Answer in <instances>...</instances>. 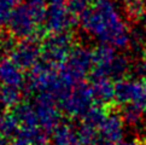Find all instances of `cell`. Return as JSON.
<instances>
[{
  "mask_svg": "<svg viewBox=\"0 0 146 145\" xmlns=\"http://www.w3.org/2000/svg\"><path fill=\"white\" fill-rule=\"evenodd\" d=\"M85 32L100 44L124 49L130 44V33L113 0H93L79 16Z\"/></svg>",
  "mask_w": 146,
  "mask_h": 145,
  "instance_id": "6da1fadb",
  "label": "cell"
},
{
  "mask_svg": "<svg viewBox=\"0 0 146 145\" xmlns=\"http://www.w3.org/2000/svg\"><path fill=\"white\" fill-rule=\"evenodd\" d=\"M47 3L45 0H25L12 10L7 21L10 35L13 38L38 39L41 29L45 28Z\"/></svg>",
  "mask_w": 146,
  "mask_h": 145,
  "instance_id": "7a4b0ae2",
  "label": "cell"
},
{
  "mask_svg": "<svg viewBox=\"0 0 146 145\" xmlns=\"http://www.w3.org/2000/svg\"><path fill=\"white\" fill-rule=\"evenodd\" d=\"M92 70V51L83 46H74L63 64L59 67V75L68 87H72L82 82Z\"/></svg>",
  "mask_w": 146,
  "mask_h": 145,
  "instance_id": "3957f363",
  "label": "cell"
},
{
  "mask_svg": "<svg viewBox=\"0 0 146 145\" xmlns=\"http://www.w3.org/2000/svg\"><path fill=\"white\" fill-rule=\"evenodd\" d=\"M96 99L93 96L91 85L85 82L76 84L70 87L59 98V105L62 111L70 117H83L94 106Z\"/></svg>",
  "mask_w": 146,
  "mask_h": 145,
  "instance_id": "277c9868",
  "label": "cell"
},
{
  "mask_svg": "<svg viewBox=\"0 0 146 145\" xmlns=\"http://www.w3.org/2000/svg\"><path fill=\"white\" fill-rule=\"evenodd\" d=\"M77 15L64 0L47 6L45 29L50 34L69 33L77 23Z\"/></svg>",
  "mask_w": 146,
  "mask_h": 145,
  "instance_id": "5b68a950",
  "label": "cell"
},
{
  "mask_svg": "<svg viewBox=\"0 0 146 145\" xmlns=\"http://www.w3.org/2000/svg\"><path fill=\"white\" fill-rule=\"evenodd\" d=\"M33 104L40 127L47 133H51L56 126L62 122V109L57 97L51 93H39L36 94Z\"/></svg>",
  "mask_w": 146,
  "mask_h": 145,
  "instance_id": "8992f818",
  "label": "cell"
},
{
  "mask_svg": "<svg viewBox=\"0 0 146 145\" xmlns=\"http://www.w3.org/2000/svg\"><path fill=\"white\" fill-rule=\"evenodd\" d=\"M74 47L69 33L50 34L41 43V59L60 67Z\"/></svg>",
  "mask_w": 146,
  "mask_h": 145,
  "instance_id": "52a82bcc",
  "label": "cell"
},
{
  "mask_svg": "<svg viewBox=\"0 0 146 145\" xmlns=\"http://www.w3.org/2000/svg\"><path fill=\"white\" fill-rule=\"evenodd\" d=\"M115 102L119 105L134 104L146 111V84L144 81L121 79L116 82Z\"/></svg>",
  "mask_w": 146,
  "mask_h": 145,
  "instance_id": "ba28073f",
  "label": "cell"
},
{
  "mask_svg": "<svg viewBox=\"0 0 146 145\" xmlns=\"http://www.w3.org/2000/svg\"><path fill=\"white\" fill-rule=\"evenodd\" d=\"M10 57L22 69H32L41 61V44L38 39H23L15 44L10 52Z\"/></svg>",
  "mask_w": 146,
  "mask_h": 145,
  "instance_id": "9c48e42d",
  "label": "cell"
},
{
  "mask_svg": "<svg viewBox=\"0 0 146 145\" xmlns=\"http://www.w3.org/2000/svg\"><path fill=\"white\" fill-rule=\"evenodd\" d=\"M118 53L113 50V46L100 44L92 51L93 58V76H104L111 79L112 69Z\"/></svg>",
  "mask_w": 146,
  "mask_h": 145,
  "instance_id": "30bf717a",
  "label": "cell"
},
{
  "mask_svg": "<svg viewBox=\"0 0 146 145\" xmlns=\"http://www.w3.org/2000/svg\"><path fill=\"white\" fill-rule=\"evenodd\" d=\"M124 122L121 114L108 112L105 120L98 129V138L108 140L113 144L122 142L124 136Z\"/></svg>",
  "mask_w": 146,
  "mask_h": 145,
  "instance_id": "8fae6325",
  "label": "cell"
},
{
  "mask_svg": "<svg viewBox=\"0 0 146 145\" xmlns=\"http://www.w3.org/2000/svg\"><path fill=\"white\" fill-rule=\"evenodd\" d=\"M23 70L11 57H3L0 59V85L24 88L27 79Z\"/></svg>",
  "mask_w": 146,
  "mask_h": 145,
  "instance_id": "7c38bea8",
  "label": "cell"
},
{
  "mask_svg": "<svg viewBox=\"0 0 146 145\" xmlns=\"http://www.w3.org/2000/svg\"><path fill=\"white\" fill-rule=\"evenodd\" d=\"M96 103L98 105L106 106L115 100L116 96V85L112 82V79L104 76H93L91 82Z\"/></svg>",
  "mask_w": 146,
  "mask_h": 145,
  "instance_id": "4fadbf2b",
  "label": "cell"
},
{
  "mask_svg": "<svg viewBox=\"0 0 146 145\" xmlns=\"http://www.w3.org/2000/svg\"><path fill=\"white\" fill-rule=\"evenodd\" d=\"M12 114L16 117L19 125V129H33L41 128L39 125L38 115L35 111V106L33 102H21L13 108ZM42 129V128H41Z\"/></svg>",
  "mask_w": 146,
  "mask_h": 145,
  "instance_id": "5bb4252c",
  "label": "cell"
},
{
  "mask_svg": "<svg viewBox=\"0 0 146 145\" xmlns=\"http://www.w3.org/2000/svg\"><path fill=\"white\" fill-rule=\"evenodd\" d=\"M52 145H77L80 142L79 129L66 122H60L51 132Z\"/></svg>",
  "mask_w": 146,
  "mask_h": 145,
  "instance_id": "9a60e30c",
  "label": "cell"
},
{
  "mask_svg": "<svg viewBox=\"0 0 146 145\" xmlns=\"http://www.w3.org/2000/svg\"><path fill=\"white\" fill-rule=\"evenodd\" d=\"M47 132L41 128L19 129V132L10 145H46Z\"/></svg>",
  "mask_w": 146,
  "mask_h": 145,
  "instance_id": "2e32d148",
  "label": "cell"
},
{
  "mask_svg": "<svg viewBox=\"0 0 146 145\" xmlns=\"http://www.w3.org/2000/svg\"><path fill=\"white\" fill-rule=\"evenodd\" d=\"M23 88L0 85V100L5 108H15L21 103Z\"/></svg>",
  "mask_w": 146,
  "mask_h": 145,
  "instance_id": "e0dca14e",
  "label": "cell"
},
{
  "mask_svg": "<svg viewBox=\"0 0 146 145\" xmlns=\"http://www.w3.org/2000/svg\"><path fill=\"white\" fill-rule=\"evenodd\" d=\"M127 16L132 21H141L146 17V5L144 0H121Z\"/></svg>",
  "mask_w": 146,
  "mask_h": 145,
  "instance_id": "ac0fdd59",
  "label": "cell"
},
{
  "mask_svg": "<svg viewBox=\"0 0 146 145\" xmlns=\"http://www.w3.org/2000/svg\"><path fill=\"white\" fill-rule=\"evenodd\" d=\"M121 116L123 118V121L129 126H135L141 121L143 114L145 110H143L141 108H139L138 105L134 104H126L121 106Z\"/></svg>",
  "mask_w": 146,
  "mask_h": 145,
  "instance_id": "d6986e66",
  "label": "cell"
},
{
  "mask_svg": "<svg viewBox=\"0 0 146 145\" xmlns=\"http://www.w3.org/2000/svg\"><path fill=\"white\" fill-rule=\"evenodd\" d=\"M13 36H7V35H3L0 34V58L6 55V53H10L11 50L13 49L15 46V43L11 40Z\"/></svg>",
  "mask_w": 146,
  "mask_h": 145,
  "instance_id": "ffe728a7",
  "label": "cell"
},
{
  "mask_svg": "<svg viewBox=\"0 0 146 145\" xmlns=\"http://www.w3.org/2000/svg\"><path fill=\"white\" fill-rule=\"evenodd\" d=\"M138 74L141 77V80L146 84V59H144L143 63L138 65Z\"/></svg>",
  "mask_w": 146,
  "mask_h": 145,
  "instance_id": "44dd1931",
  "label": "cell"
},
{
  "mask_svg": "<svg viewBox=\"0 0 146 145\" xmlns=\"http://www.w3.org/2000/svg\"><path fill=\"white\" fill-rule=\"evenodd\" d=\"M117 145H141V142L139 139H128V140H122Z\"/></svg>",
  "mask_w": 146,
  "mask_h": 145,
  "instance_id": "7402d4cb",
  "label": "cell"
},
{
  "mask_svg": "<svg viewBox=\"0 0 146 145\" xmlns=\"http://www.w3.org/2000/svg\"><path fill=\"white\" fill-rule=\"evenodd\" d=\"M3 112V111H1ZM0 112V114H1ZM7 140L9 139L6 138V136L3 133V131H1V128H0V145H7Z\"/></svg>",
  "mask_w": 146,
  "mask_h": 145,
  "instance_id": "603a6c76",
  "label": "cell"
},
{
  "mask_svg": "<svg viewBox=\"0 0 146 145\" xmlns=\"http://www.w3.org/2000/svg\"><path fill=\"white\" fill-rule=\"evenodd\" d=\"M47 5H51V4H54V3H59V1H63V0H45Z\"/></svg>",
  "mask_w": 146,
  "mask_h": 145,
  "instance_id": "cb8c5ba5",
  "label": "cell"
},
{
  "mask_svg": "<svg viewBox=\"0 0 146 145\" xmlns=\"http://www.w3.org/2000/svg\"><path fill=\"white\" fill-rule=\"evenodd\" d=\"M140 142H141V145H146V137H144L143 139H140Z\"/></svg>",
  "mask_w": 146,
  "mask_h": 145,
  "instance_id": "d4e9b609",
  "label": "cell"
},
{
  "mask_svg": "<svg viewBox=\"0 0 146 145\" xmlns=\"http://www.w3.org/2000/svg\"><path fill=\"white\" fill-rule=\"evenodd\" d=\"M86 1H88V3H92V1H93V0H86Z\"/></svg>",
  "mask_w": 146,
  "mask_h": 145,
  "instance_id": "484cf974",
  "label": "cell"
}]
</instances>
